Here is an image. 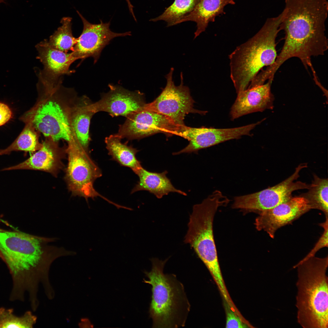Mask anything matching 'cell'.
<instances>
[{
	"label": "cell",
	"mask_w": 328,
	"mask_h": 328,
	"mask_svg": "<svg viewBox=\"0 0 328 328\" xmlns=\"http://www.w3.org/2000/svg\"><path fill=\"white\" fill-rule=\"evenodd\" d=\"M36 47L38 52L37 58L44 66L40 71L44 75L57 79L74 72L70 69L71 64L77 60L72 52L65 53L53 49L48 45L47 39L37 44Z\"/></svg>",
	"instance_id": "19"
},
{
	"label": "cell",
	"mask_w": 328,
	"mask_h": 328,
	"mask_svg": "<svg viewBox=\"0 0 328 328\" xmlns=\"http://www.w3.org/2000/svg\"><path fill=\"white\" fill-rule=\"evenodd\" d=\"M307 166V163H301L291 176L280 183L257 192L235 197L232 208L259 214L288 201L294 191L309 188V185L306 183L295 181L301 170Z\"/></svg>",
	"instance_id": "9"
},
{
	"label": "cell",
	"mask_w": 328,
	"mask_h": 328,
	"mask_svg": "<svg viewBox=\"0 0 328 328\" xmlns=\"http://www.w3.org/2000/svg\"><path fill=\"white\" fill-rule=\"evenodd\" d=\"M328 216H325L326 219L325 221L319 224V226L323 228V232L313 248L303 259H306L314 256L316 253L319 250L324 247H328Z\"/></svg>",
	"instance_id": "29"
},
{
	"label": "cell",
	"mask_w": 328,
	"mask_h": 328,
	"mask_svg": "<svg viewBox=\"0 0 328 328\" xmlns=\"http://www.w3.org/2000/svg\"><path fill=\"white\" fill-rule=\"evenodd\" d=\"M37 318L30 311L22 316H17L12 309L0 308V328H32Z\"/></svg>",
	"instance_id": "27"
},
{
	"label": "cell",
	"mask_w": 328,
	"mask_h": 328,
	"mask_svg": "<svg viewBox=\"0 0 328 328\" xmlns=\"http://www.w3.org/2000/svg\"><path fill=\"white\" fill-rule=\"evenodd\" d=\"M174 70L172 67L165 76L166 84L161 94L153 102L147 104L145 109L161 114L179 126L185 125V117L189 114H205L207 112L193 108L194 101L188 87L183 85L182 72L180 73V84L178 86L175 85L172 77Z\"/></svg>",
	"instance_id": "10"
},
{
	"label": "cell",
	"mask_w": 328,
	"mask_h": 328,
	"mask_svg": "<svg viewBox=\"0 0 328 328\" xmlns=\"http://www.w3.org/2000/svg\"><path fill=\"white\" fill-rule=\"evenodd\" d=\"M116 134L106 137L105 139L106 148L112 159L121 166L131 168L135 173L142 167L137 159L136 154L138 150L126 143Z\"/></svg>",
	"instance_id": "22"
},
{
	"label": "cell",
	"mask_w": 328,
	"mask_h": 328,
	"mask_svg": "<svg viewBox=\"0 0 328 328\" xmlns=\"http://www.w3.org/2000/svg\"><path fill=\"white\" fill-rule=\"evenodd\" d=\"M12 113L9 107L0 103V126L8 122L12 118Z\"/></svg>",
	"instance_id": "30"
},
{
	"label": "cell",
	"mask_w": 328,
	"mask_h": 328,
	"mask_svg": "<svg viewBox=\"0 0 328 328\" xmlns=\"http://www.w3.org/2000/svg\"><path fill=\"white\" fill-rule=\"evenodd\" d=\"M328 258L302 259L297 268V319L304 328H327Z\"/></svg>",
	"instance_id": "4"
},
{
	"label": "cell",
	"mask_w": 328,
	"mask_h": 328,
	"mask_svg": "<svg viewBox=\"0 0 328 328\" xmlns=\"http://www.w3.org/2000/svg\"><path fill=\"white\" fill-rule=\"evenodd\" d=\"M200 0H175L162 14L150 21H165L167 23L168 27L177 25L180 19L194 9Z\"/></svg>",
	"instance_id": "26"
},
{
	"label": "cell",
	"mask_w": 328,
	"mask_h": 328,
	"mask_svg": "<svg viewBox=\"0 0 328 328\" xmlns=\"http://www.w3.org/2000/svg\"><path fill=\"white\" fill-rule=\"evenodd\" d=\"M93 104L85 96L77 97L71 106L70 114L71 140L88 151L90 141L89 130L91 120L96 113Z\"/></svg>",
	"instance_id": "18"
},
{
	"label": "cell",
	"mask_w": 328,
	"mask_h": 328,
	"mask_svg": "<svg viewBox=\"0 0 328 328\" xmlns=\"http://www.w3.org/2000/svg\"><path fill=\"white\" fill-rule=\"evenodd\" d=\"M109 91L97 102L93 103L97 113L104 111L112 117L129 115L145 109L144 95L138 91H132L121 86L108 85Z\"/></svg>",
	"instance_id": "15"
},
{
	"label": "cell",
	"mask_w": 328,
	"mask_h": 328,
	"mask_svg": "<svg viewBox=\"0 0 328 328\" xmlns=\"http://www.w3.org/2000/svg\"><path fill=\"white\" fill-rule=\"evenodd\" d=\"M311 209L306 201L300 196L292 197L288 201L259 214L255 225L258 231L266 232L274 238L276 231L292 223Z\"/></svg>",
	"instance_id": "14"
},
{
	"label": "cell",
	"mask_w": 328,
	"mask_h": 328,
	"mask_svg": "<svg viewBox=\"0 0 328 328\" xmlns=\"http://www.w3.org/2000/svg\"><path fill=\"white\" fill-rule=\"evenodd\" d=\"M260 124L258 121L246 125L228 128H217L204 127L193 128L185 125L179 127L175 135L187 140L188 145L178 152L177 155L183 153H196L200 150L224 142L238 139L243 135H252L251 131Z\"/></svg>",
	"instance_id": "11"
},
{
	"label": "cell",
	"mask_w": 328,
	"mask_h": 328,
	"mask_svg": "<svg viewBox=\"0 0 328 328\" xmlns=\"http://www.w3.org/2000/svg\"><path fill=\"white\" fill-rule=\"evenodd\" d=\"M72 18L64 17L61 20L62 25L47 40L48 45L56 50L68 53L72 51L77 43V39L72 34L71 29Z\"/></svg>",
	"instance_id": "25"
},
{
	"label": "cell",
	"mask_w": 328,
	"mask_h": 328,
	"mask_svg": "<svg viewBox=\"0 0 328 328\" xmlns=\"http://www.w3.org/2000/svg\"><path fill=\"white\" fill-rule=\"evenodd\" d=\"M168 172L161 173L147 171L142 166L135 173L139 177L137 183L132 190L131 193L140 190H146L154 194L159 199L170 192H176L186 196L184 192L176 189L167 177Z\"/></svg>",
	"instance_id": "21"
},
{
	"label": "cell",
	"mask_w": 328,
	"mask_h": 328,
	"mask_svg": "<svg viewBox=\"0 0 328 328\" xmlns=\"http://www.w3.org/2000/svg\"><path fill=\"white\" fill-rule=\"evenodd\" d=\"M272 81L268 80L265 84L237 93L236 99L231 109V119L233 121L250 113L262 112L267 109H272L274 100L271 91Z\"/></svg>",
	"instance_id": "17"
},
{
	"label": "cell",
	"mask_w": 328,
	"mask_h": 328,
	"mask_svg": "<svg viewBox=\"0 0 328 328\" xmlns=\"http://www.w3.org/2000/svg\"><path fill=\"white\" fill-rule=\"evenodd\" d=\"M279 28L285 33L283 46L299 56L318 53L328 45L325 34L328 3L326 0H285Z\"/></svg>",
	"instance_id": "2"
},
{
	"label": "cell",
	"mask_w": 328,
	"mask_h": 328,
	"mask_svg": "<svg viewBox=\"0 0 328 328\" xmlns=\"http://www.w3.org/2000/svg\"><path fill=\"white\" fill-rule=\"evenodd\" d=\"M68 144L66 152L68 162L65 178L72 195L84 197L87 200L99 196L114 205L115 203L101 195L94 188V182L101 176L102 173L90 157L88 151L73 140Z\"/></svg>",
	"instance_id": "8"
},
{
	"label": "cell",
	"mask_w": 328,
	"mask_h": 328,
	"mask_svg": "<svg viewBox=\"0 0 328 328\" xmlns=\"http://www.w3.org/2000/svg\"><path fill=\"white\" fill-rule=\"evenodd\" d=\"M126 117L116 134L121 139H139L159 133L170 136L175 135L179 127L167 117L145 109Z\"/></svg>",
	"instance_id": "12"
},
{
	"label": "cell",
	"mask_w": 328,
	"mask_h": 328,
	"mask_svg": "<svg viewBox=\"0 0 328 328\" xmlns=\"http://www.w3.org/2000/svg\"><path fill=\"white\" fill-rule=\"evenodd\" d=\"M307 189V192L299 196L306 201L311 209L320 210L325 216H328L327 178H321L314 174L313 179Z\"/></svg>",
	"instance_id": "23"
},
{
	"label": "cell",
	"mask_w": 328,
	"mask_h": 328,
	"mask_svg": "<svg viewBox=\"0 0 328 328\" xmlns=\"http://www.w3.org/2000/svg\"><path fill=\"white\" fill-rule=\"evenodd\" d=\"M83 24L82 32L77 38L72 52L77 59L84 60L89 57L94 59L95 63L105 46L114 38L131 35V32L118 33L111 31L110 22L104 23L101 20L100 23L92 24L89 22L77 11Z\"/></svg>",
	"instance_id": "13"
},
{
	"label": "cell",
	"mask_w": 328,
	"mask_h": 328,
	"mask_svg": "<svg viewBox=\"0 0 328 328\" xmlns=\"http://www.w3.org/2000/svg\"><path fill=\"white\" fill-rule=\"evenodd\" d=\"M6 0H0V3L5 2Z\"/></svg>",
	"instance_id": "31"
},
{
	"label": "cell",
	"mask_w": 328,
	"mask_h": 328,
	"mask_svg": "<svg viewBox=\"0 0 328 328\" xmlns=\"http://www.w3.org/2000/svg\"><path fill=\"white\" fill-rule=\"evenodd\" d=\"M62 80V77L58 80L39 78L38 99L21 119L31 124L46 138L68 142L72 139L70 109L77 97L73 89L63 86Z\"/></svg>",
	"instance_id": "3"
},
{
	"label": "cell",
	"mask_w": 328,
	"mask_h": 328,
	"mask_svg": "<svg viewBox=\"0 0 328 328\" xmlns=\"http://www.w3.org/2000/svg\"><path fill=\"white\" fill-rule=\"evenodd\" d=\"M235 4L234 0H201L194 9L180 19L177 24L188 21L195 22V39L205 31L209 22L215 21L216 17L225 13V6Z\"/></svg>",
	"instance_id": "20"
},
{
	"label": "cell",
	"mask_w": 328,
	"mask_h": 328,
	"mask_svg": "<svg viewBox=\"0 0 328 328\" xmlns=\"http://www.w3.org/2000/svg\"><path fill=\"white\" fill-rule=\"evenodd\" d=\"M168 258L164 261L151 259V271L144 272L148 280L144 282L152 286L149 313L154 328L183 326L190 305L183 285L173 274H165L163 268Z\"/></svg>",
	"instance_id": "6"
},
{
	"label": "cell",
	"mask_w": 328,
	"mask_h": 328,
	"mask_svg": "<svg viewBox=\"0 0 328 328\" xmlns=\"http://www.w3.org/2000/svg\"><path fill=\"white\" fill-rule=\"evenodd\" d=\"M66 149L59 147L57 142L46 138L41 148L23 162L4 168L2 171L29 169L45 171L56 176L63 166L62 159Z\"/></svg>",
	"instance_id": "16"
},
{
	"label": "cell",
	"mask_w": 328,
	"mask_h": 328,
	"mask_svg": "<svg viewBox=\"0 0 328 328\" xmlns=\"http://www.w3.org/2000/svg\"><path fill=\"white\" fill-rule=\"evenodd\" d=\"M25 123L24 129L15 141L6 149L0 150V155H9L13 151L33 152L41 148L40 132L31 124Z\"/></svg>",
	"instance_id": "24"
},
{
	"label": "cell",
	"mask_w": 328,
	"mask_h": 328,
	"mask_svg": "<svg viewBox=\"0 0 328 328\" xmlns=\"http://www.w3.org/2000/svg\"><path fill=\"white\" fill-rule=\"evenodd\" d=\"M126 0V2H127V4H130L131 2H130L129 0Z\"/></svg>",
	"instance_id": "32"
},
{
	"label": "cell",
	"mask_w": 328,
	"mask_h": 328,
	"mask_svg": "<svg viewBox=\"0 0 328 328\" xmlns=\"http://www.w3.org/2000/svg\"><path fill=\"white\" fill-rule=\"evenodd\" d=\"M226 328H247L248 326L232 309V306L225 301Z\"/></svg>",
	"instance_id": "28"
},
{
	"label": "cell",
	"mask_w": 328,
	"mask_h": 328,
	"mask_svg": "<svg viewBox=\"0 0 328 328\" xmlns=\"http://www.w3.org/2000/svg\"><path fill=\"white\" fill-rule=\"evenodd\" d=\"M283 16L268 18L259 31L237 46L229 56L230 77L237 93L246 90L251 81L277 57L275 40Z\"/></svg>",
	"instance_id": "5"
},
{
	"label": "cell",
	"mask_w": 328,
	"mask_h": 328,
	"mask_svg": "<svg viewBox=\"0 0 328 328\" xmlns=\"http://www.w3.org/2000/svg\"><path fill=\"white\" fill-rule=\"evenodd\" d=\"M228 203L226 197L217 190L201 203L194 205L184 240L204 264L219 286L223 285L224 282L218 260L213 224L218 209Z\"/></svg>",
	"instance_id": "7"
},
{
	"label": "cell",
	"mask_w": 328,
	"mask_h": 328,
	"mask_svg": "<svg viewBox=\"0 0 328 328\" xmlns=\"http://www.w3.org/2000/svg\"><path fill=\"white\" fill-rule=\"evenodd\" d=\"M56 240L0 228V258L6 264L12 281L11 301H23L27 292L30 302L35 303L38 301L39 284L45 291L52 289L48 276L52 263L60 257L74 254L63 247L49 245Z\"/></svg>",
	"instance_id": "1"
}]
</instances>
